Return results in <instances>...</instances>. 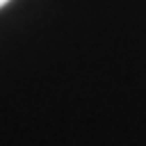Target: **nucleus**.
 <instances>
[{"instance_id": "obj_1", "label": "nucleus", "mask_w": 146, "mask_h": 146, "mask_svg": "<svg viewBox=\"0 0 146 146\" xmlns=\"http://www.w3.org/2000/svg\"><path fill=\"white\" fill-rule=\"evenodd\" d=\"M6 2H8V0H0V8H2V6H4Z\"/></svg>"}]
</instances>
